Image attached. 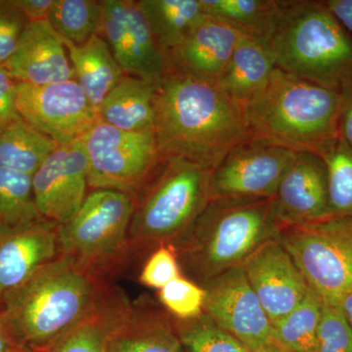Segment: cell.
<instances>
[{
  "label": "cell",
  "mask_w": 352,
  "mask_h": 352,
  "mask_svg": "<svg viewBox=\"0 0 352 352\" xmlns=\"http://www.w3.org/2000/svg\"><path fill=\"white\" fill-rule=\"evenodd\" d=\"M155 124L164 157H179L214 170L251 131L242 104L217 82L168 71L155 87Z\"/></svg>",
  "instance_id": "obj_1"
},
{
  "label": "cell",
  "mask_w": 352,
  "mask_h": 352,
  "mask_svg": "<svg viewBox=\"0 0 352 352\" xmlns=\"http://www.w3.org/2000/svg\"><path fill=\"white\" fill-rule=\"evenodd\" d=\"M103 278L73 258L58 256L0 298V312L24 349L50 352L94 314Z\"/></svg>",
  "instance_id": "obj_2"
},
{
  "label": "cell",
  "mask_w": 352,
  "mask_h": 352,
  "mask_svg": "<svg viewBox=\"0 0 352 352\" xmlns=\"http://www.w3.org/2000/svg\"><path fill=\"white\" fill-rule=\"evenodd\" d=\"M280 226L272 198H212L203 212L170 243L180 267L203 287L212 278L242 265L261 245L277 237Z\"/></svg>",
  "instance_id": "obj_3"
},
{
  "label": "cell",
  "mask_w": 352,
  "mask_h": 352,
  "mask_svg": "<svg viewBox=\"0 0 352 352\" xmlns=\"http://www.w3.org/2000/svg\"><path fill=\"white\" fill-rule=\"evenodd\" d=\"M243 109L252 138L321 157L339 140V91L277 68Z\"/></svg>",
  "instance_id": "obj_4"
},
{
  "label": "cell",
  "mask_w": 352,
  "mask_h": 352,
  "mask_svg": "<svg viewBox=\"0 0 352 352\" xmlns=\"http://www.w3.org/2000/svg\"><path fill=\"white\" fill-rule=\"evenodd\" d=\"M263 45L275 67L289 75L337 91L352 80V36L325 1L279 0Z\"/></svg>",
  "instance_id": "obj_5"
},
{
  "label": "cell",
  "mask_w": 352,
  "mask_h": 352,
  "mask_svg": "<svg viewBox=\"0 0 352 352\" xmlns=\"http://www.w3.org/2000/svg\"><path fill=\"white\" fill-rule=\"evenodd\" d=\"M212 170L179 157H164L134 197L129 226L131 249L170 244L203 212L210 197Z\"/></svg>",
  "instance_id": "obj_6"
},
{
  "label": "cell",
  "mask_w": 352,
  "mask_h": 352,
  "mask_svg": "<svg viewBox=\"0 0 352 352\" xmlns=\"http://www.w3.org/2000/svg\"><path fill=\"white\" fill-rule=\"evenodd\" d=\"M134 196L108 189H94L74 215L58 226L59 256H69L103 278L131 251L129 226Z\"/></svg>",
  "instance_id": "obj_7"
},
{
  "label": "cell",
  "mask_w": 352,
  "mask_h": 352,
  "mask_svg": "<svg viewBox=\"0 0 352 352\" xmlns=\"http://www.w3.org/2000/svg\"><path fill=\"white\" fill-rule=\"evenodd\" d=\"M276 238L322 302L340 305L352 292V219L280 227Z\"/></svg>",
  "instance_id": "obj_8"
},
{
  "label": "cell",
  "mask_w": 352,
  "mask_h": 352,
  "mask_svg": "<svg viewBox=\"0 0 352 352\" xmlns=\"http://www.w3.org/2000/svg\"><path fill=\"white\" fill-rule=\"evenodd\" d=\"M80 141L91 190H115L135 197L164 160L154 131H120L99 120Z\"/></svg>",
  "instance_id": "obj_9"
},
{
  "label": "cell",
  "mask_w": 352,
  "mask_h": 352,
  "mask_svg": "<svg viewBox=\"0 0 352 352\" xmlns=\"http://www.w3.org/2000/svg\"><path fill=\"white\" fill-rule=\"evenodd\" d=\"M16 106L25 122L59 145L82 138L99 120L75 80L45 85L17 82Z\"/></svg>",
  "instance_id": "obj_10"
},
{
  "label": "cell",
  "mask_w": 352,
  "mask_h": 352,
  "mask_svg": "<svg viewBox=\"0 0 352 352\" xmlns=\"http://www.w3.org/2000/svg\"><path fill=\"white\" fill-rule=\"evenodd\" d=\"M296 155L263 139H248L212 170L210 197L273 198Z\"/></svg>",
  "instance_id": "obj_11"
},
{
  "label": "cell",
  "mask_w": 352,
  "mask_h": 352,
  "mask_svg": "<svg viewBox=\"0 0 352 352\" xmlns=\"http://www.w3.org/2000/svg\"><path fill=\"white\" fill-rule=\"evenodd\" d=\"M204 314L250 352L272 342V323L243 270L235 266L204 285Z\"/></svg>",
  "instance_id": "obj_12"
},
{
  "label": "cell",
  "mask_w": 352,
  "mask_h": 352,
  "mask_svg": "<svg viewBox=\"0 0 352 352\" xmlns=\"http://www.w3.org/2000/svg\"><path fill=\"white\" fill-rule=\"evenodd\" d=\"M39 214L58 226L78 212L87 196L88 163L80 139L59 145L32 175Z\"/></svg>",
  "instance_id": "obj_13"
},
{
  "label": "cell",
  "mask_w": 352,
  "mask_h": 352,
  "mask_svg": "<svg viewBox=\"0 0 352 352\" xmlns=\"http://www.w3.org/2000/svg\"><path fill=\"white\" fill-rule=\"evenodd\" d=\"M104 307L110 352H184L173 319L161 310L132 303L110 288Z\"/></svg>",
  "instance_id": "obj_14"
},
{
  "label": "cell",
  "mask_w": 352,
  "mask_h": 352,
  "mask_svg": "<svg viewBox=\"0 0 352 352\" xmlns=\"http://www.w3.org/2000/svg\"><path fill=\"white\" fill-rule=\"evenodd\" d=\"M242 267L272 324L300 305L310 289L277 238L261 245Z\"/></svg>",
  "instance_id": "obj_15"
},
{
  "label": "cell",
  "mask_w": 352,
  "mask_h": 352,
  "mask_svg": "<svg viewBox=\"0 0 352 352\" xmlns=\"http://www.w3.org/2000/svg\"><path fill=\"white\" fill-rule=\"evenodd\" d=\"M280 227L303 226L332 217L329 207L328 170L323 157L298 153L272 198Z\"/></svg>",
  "instance_id": "obj_16"
},
{
  "label": "cell",
  "mask_w": 352,
  "mask_h": 352,
  "mask_svg": "<svg viewBox=\"0 0 352 352\" xmlns=\"http://www.w3.org/2000/svg\"><path fill=\"white\" fill-rule=\"evenodd\" d=\"M58 256V226L52 221L0 224V298Z\"/></svg>",
  "instance_id": "obj_17"
},
{
  "label": "cell",
  "mask_w": 352,
  "mask_h": 352,
  "mask_svg": "<svg viewBox=\"0 0 352 352\" xmlns=\"http://www.w3.org/2000/svg\"><path fill=\"white\" fill-rule=\"evenodd\" d=\"M17 82L45 85L74 80L63 39L47 20L30 22L11 57L2 65Z\"/></svg>",
  "instance_id": "obj_18"
},
{
  "label": "cell",
  "mask_w": 352,
  "mask_h": 352,
  "mask_svg": "<svg viewBox=\"0 0 352 352\" xmlns=\"http://www.w3.org/2000/svg\"><path fill=\"white\" fill-rule=\"evenodd\" d=\"M241 36L220 21L206 18L186 39L166 54L168 71L217 82Z\"/></svg>",
  "instance_id": "obj_19"
},
{
  "label": "cell",
  "mask_w": 352,
  "mask_h": 352,
  "mask_svg": "<svg viewBox=\"0 0 352 352\" xmlns=\"http://www.w3.org/2000/svg\"><path fill=\"white\" fill-rule=\"evenodd\" d=\"M63 41L73 68L74 80L82 87L98 116L101 104L126 74L100 34H95L82 44Z\"/></svg>",
  "instance_id": "obj_20"
},
{
  "label": "cell",
  "mask_w": 352,
  "mask_h": 352,
  "mask_svg": "<svg viewBox=\"0 0 352 352\" xmlns=\"http://www.w3.org/2000/svg\"><path fill=\"white\" fill-rule=\"evenodd\" d=\"M155 87L133 76H124L106 97L98 118L120 131H154Z\"/></svg>",
  "instance_id": "obj_21"
},
{
  "label": "cell",
  "mask_w": 352,
  "mask_h": 352,
  "mask_svg": "<svg viewBox=\"0 0 352 352\" xmlns=\"http://www.w3.org/2000/svg\"><path fill=\"white\" fill-rule=\"evenodd\" d=\"M275 68L263 43L241 34L230 61L217 83L243 105L265 87Z\"/></svg>",
  "instance_id": "obj_22"
},
{
  "label": "cell",
  "mask_w": 352,
  "mask_h": 352,
  "mask_svg": "<svg viewBox=\"0 0 352 352\" xmlns=\"http://www.w3.org/2000/svg\"><path fill=\"white\" fill-rule=\"evenodd\" d=\"M138 3L166 55L207 18L200 0H139Z\"/></svg>",
  "instance_id": "obj_23"
},
{
  "label": "cell",
  "mask_w": 352,
  "mask_h": 352,
  "mask_svg": "<svg viewBox=\"0 0 352 352\" xmlns=\"http://www.w3.org/2000/svg\"><path fill=\"white\" fill-rule=\"evenodd\" d=\"M129 45V72L155 87L168 72L166 53L160 47L138 1L122 0Z\"/></svg>",
  "instance_id": "obj_24"
},
{
  "label": "cell",
  "mask_w": 352,
  "mask_h": 352,
  "mask_svg": "<svg viewBox=\"0 0 352 352\" xmlns=\"http://www.w3.org/2000/svg\"><path fill=\"white\" fill-rule=\"evenodd\" d=\"M58 146L20 118L0 133V168L32 176Z\"/></svg>",
  "instance_id": "obj_25"
},
{
  "label": "cell",
  "mask_w": 352,
  "mask_h": 352,
  "mask_svg": "<svg viewBox=\"0 0 352 352\" xmlns=\"http://www.w3.org/2000/svg\"><path fill=\"white\" fill-rule=\"evenodd\" d=\"M204 13L263 44L279 10V0H200Z\"/></svg>",
  "instance_id": "obj_26"
},
{
  "label": "cell",
  "mask_w": 352,
  "mask_h": 352,
  "mask_svg": "<svg viewBox=\"0 0 352 352\" xmlns=\"http://www.w3.org/2000/svg\"><path fill=\"white\" fill-rule=\"evenodd\" d=\"M323 302L309 289L300 305L272 324V342L291 352H314Z\"/></svg>",
  "instance_id": "obj_27"
},
{
  "label": "cell",
  "mask_w": 352,
  "mask_h": 352,
  "mask_svg": "<svg viewBox=\"0 0 352 352\" xmlns=\"http://www.w3.org/2000/svg\"><path fill=\"white\" fill-rule=\"evenodd\" d=\"M103 2L54 0L47 21L64 41L82 44L103 29Z\"/></svg>",
  "instance_id": "obj_28"
},
{
  "label": "cell",
  "mask_w": 352,
  "mask_h": 352,
  "mask_svg": "<svg viewBox=\"0 0 352 352\" xmlns=\"http://www.w3.org/2000/svg\"><path fill=\"white\" fill-rule=\"evenodd\" d=\"M43 219L34 200L32 176L0 168V224Z\"/></svg>",
  "instance_id": "obj_29"
},
{
  "label": "cell",
  "mask_w": 352,
  "mask_h": 352,
  "mask_svg": "<svg viewBox=\"0 0 352 352\" xmlns=\"http://www.w3.org/2000/svg\"><path fill=\"white\" fill-rule=\"evenodd\" d=\"M173 320L184 352H250L204 312L189 320Z\"/></svg>",
  "instance_id": "obj_30"
},
{
  "label": "cell",
  "mask_w": 352,
  "mask_h": 352,
  "mask_svg": "<svg viewBox=\"0 0 352 352\" xmlns=\"http://www.w3.org/2000/svg\"><path fill=\"white\" fill-rule=\"evenodd\" d=\"M322 157L327 166L331 215L352 219V149L339 138Z\"/></svg>",
  "instance_id": "obj_31"
},
{
  "label": "cell",
  "mask_w": 352,
  "mask_h": 352,
  "mask_svg": "<svg viewBox=\"0 0 352 352\" xmlns=\"http://www.w3.org/2000/svg\"><path fill=\"white\" fill-rule=\"evenodd\" d=\"M104 295L94 314L65 335L50 352H110Z\"/></svg>",
  "instance_id": "obj_32"
},
{
  "label": "cell",
  "mask_w": 352,
  "mask_h": 352,
  "mask_svg": "<svg viewBox=\"0 0 352 352\" xmlns=\"http://www.w3.org/2000/svg\"><path fill=\"white\" fill-rule=\"evenodd\" d=\"M159 300L177 320H189L204 312L205 289L188 278L182 276L160 289Z\"/></svg>",
  "instance_id": "obj_33"
},
{
  "label": "cell",
  "mask_w": 352,
  "mask_h": 352,
  "mask_svg": "<svg viewBox=\"0 0 352 352\" xmlns=\"http://www.w3.org/2000/svg\"><path fill=\"white\" fill-rule=\"evenodd\" d=\"M314 352H352V327L340 305L323 302Z\"/></svg>",
  "instance_id": "obj_34"
},
{
  "label": "cell",
  "mask_w": 352,
  "mask_h": 352,
  "mask_svg": "<svg viewBox=\"0 0 352 352\" xmlns=\"http://www.w3.org/2000/svg\"><path fill=\"white\" fill-rule=\"evenodd\" d=\"M182 276V270L175 249L170 244L159 245L147 258L139 281L148 288L163 289L173 280Z\"/></svg>",
  "instance_id": "obj_35"
},
{
  "label": "cell",
  "mask_w": 352,
  "mask_h": 352,
  "mask_svg": "<svg viewBox=\"0 0 352 352\" xmlns=\"http://www.w3.org/2000/svg\"><path fill=\"white\" fill-rule=\"evenodd\" d=\"M29 23L15 0H0V65L13 54Z\"/></svg>",
  "instance_id": "obj_36"
},
{
  "label": "cell",
  "mask_w": 352,
  "mask_h": 352,
  "mask_svg": "<svg viewBox=\"0 0 352 352\" xmlns=\"http://www.w3.org/2000/svg\"><path fill=\"white\" fill-rule=\"evenodd\" d=\"M17 82L0 65V133L20 119L16 106Z\"/></svg>",
  "instance_id": "obj_37"
},
{
  "label": "cell",
  "mask_w": 352,
  "mask_h": 352,
  "mask_svg": "<svg viewBox=\"0 0 352 352\" xmlns=\"http://www.w3.org/2000/svg\"><path fill=\"white\" fill-rule=\"evenodd\" d=\"M339 138L352 149V80L340 88Z\"/></svg>",
  "instance_id": "obj_38"
},
{
  "label": "cell",
  "mask_w": 352,
  "mask_h": 352,
  "mask_svg": "<svg viewBox=\"0 0 352 352\" xmlns=\"http://www.w3.org/2000/svg\"><path fill=\"white\" fill-rule=\"evenodd\" d=\"M30 22L47 20L54 0H15Z\"/></svg>",
  "instance_id": "obj_39"
},
{
  "label": "cell",
  "mask_w": 352,
  "mask_h": 352,
  "mask_svg": "<svg viewBox=\"0 0 352 352\" xmlns=\"http://www.w3.org/2000/svg\"><path fill=\"white\" fill-rule=\"evenodd\" d=\"M330 12L352 36V0H326Z\"/></svg>",
  "instance_id": "obj_40"
},
{
  "label": "cell",
  "mask_w": 352,
  "mask_h": 352,
  "mask_svg": "<svg viewBox=\"0 0 352 352\" xmlns=\"http://www.w3.org/2000/svg\"><path fill=\"white\" fill-rule=\"evenodd\" d=\"M23 349L0 312V352H20Z\"/></svg>",
  "instance_id": "obj_41"
},
{
  "label": "cell",
  "mask_w": 352,
  "mask_h": 352,
  "mask_svg": "<svg viewBox=\"0 0 352 352\" xmlns=\"http://www.w3.org/2000/svg\"><path fill=\"white\" fill-rule=\"evenodd\" d=\"M340 305L352 327V292L342 298Z\"/></svg>",
  "instance_id": "obj_42"
},
{
  "label": "cell",
  "mask_w": 352,
  "mask_h": 352,
  "mask_svg": "<svg viewBox=\"0 0 352 352\" xmlns=\"http://www.w3.org/2000/svg\"><path fill=\"white\" fill-rule=\"evenodd\" d=\"M256 352H291L286 351L283 347L278 346L275 342H271L270 344H266L263 349Z\"/></svg>",
  "instance_id": "obj_43"
},
{
  "label": "cell",
  "mask_w": 352,
  "mask_h": 352,
  "mask_svg": "<svg viewBox=\"0 0 352 352\" xmlns=\"http://www.w3.org/2000/svg\"><path fill=\"white\" fill-rule=\"evenodd\" d=\"M20 352H41V351H31V349H23L22 351H21Z\"/></svg>",
  "instance_id": "obj_44"
}]
</instances>
